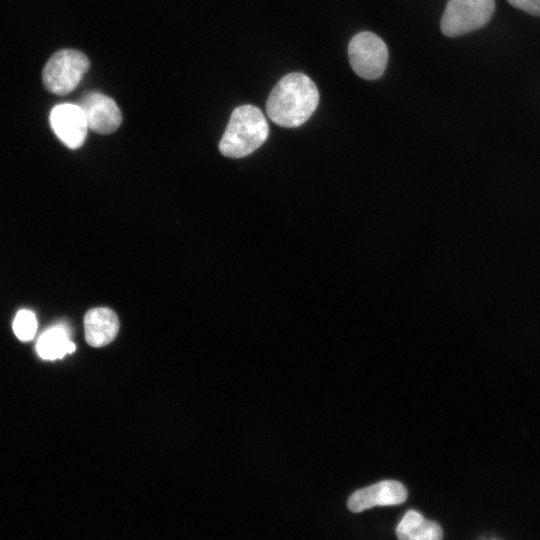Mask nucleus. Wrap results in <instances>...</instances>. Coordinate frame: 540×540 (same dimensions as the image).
<instances>
[{
    "label": "nucleus",
    "instance_id": "obj_10",
    "mask_svg": "<svg viewBox=\"0 0 540 540\" xmlns=\"http://www.w3.org/2000/svg\"><path fill=\"white\" fill-rule=\"evenodd\" d=\"M396 535L398 540H442L443 531L438 523L408 510L396 528Z\"/></svg>",
    "mask_w": 540,
    "mask_h": 540
},
{
    "label": "nucleus",
    "instance_id": "obj_3",
    "mask_svg": "<svg viewBox=\"0 0 540 540\" xmlns=\"http://www.w3.org/2000/svg\"><path fill=\"white\" fill-rule=\"evenodd\" d=\"M89 67V59L83 52L74 49L59 50L43 68V84L49 92L64 96L77 87Z\"/></svg>",
    "mask_w": 540,
    "mask_h": 540
},
{
    "label": "nucleus",
    "instance_id": "obj_4",
    "mask_svg": "<svg viewBox=\"0 0 540 540\" xmlns=\"http://www.w3.org/2000/svg\"><path fill=\"white\" fill-rule=\"evenodd\" d=\"M495 10V0H448L440 27L445 36L457 37L483 27Z\"/></svg>",
    "mask_w": 540,
    "mask_h": 540
},
{
    "label": "nucleus",
    "instance_id": "obj_13",
    "mask_svg": "<svg viewBox=\"0 0 540 540\" xmlns=\"http://www.w3.org/2000/svg\"><path fill=\"white\" fill-rule=\"evenodd\" d=\"M508 2L515 8L540 17V0H508Z\"/></svg>",
    "mask_w": 540,
    "mask_h": 540
},
{
    "label": "nucleus",
    "instance_id": "obj_9",
    "mask_svg": "<svg viewBox=\"0 0 540 540\" xmlns=\"http://www.w3.org/2000/svg\"><path fill=\"white\" fill-rule=\"evenodd\" d=\"M85 339L93 347H102L114 340L119 330L118 317L106 307L90 309L84 316Z\"/></svg>",
    "mask_w": 540,
    "mask_h": 540
},
{
    "label": "nucleus",
    "instance_id": "obj_2",
    "mask_svg": "<svg viewBox=\"0 0 540 540\" xmlns=\"http://www.w3.org/2000/svg\"><path fill=\"white\" fill-rule=\"evenodd\" d=\"M269 127L262 111L246 104L235 108L219 142V151L229 158H242L258 149L267 139Z\"/></svg>",
    "mask_w": 540,
    "mask_h": 540
},
{
    "label": "nucleus",
    "instance_id": "obj_1",
    "mask_svg": "<svg viewBox=\"0 0 540 540\" xmlns=\"http://www.w3.org/2000/svg\"><path fill=\"white\" fill-rule=\"evenodd\" d=\"M319 103L317 86L310 77L292 72L282 77L266 101L270 120L281 127L294 128L304 124Z\"/></svg>",
    "mask_w": 540,
    "mask_h": 540
},
{
    "label": "nucleus",
    "instance_id": "obj_7",
    "mask_svg": "<svg viewBox=\"0 0 540 540\" xmlns=\"http://www.w3.org/2000/svg\"><path fill=\"white\" fill-rule=\"evenodd\" d=\"M78 105L84 112L88 129L94 132L110 134L121 125L122 114L117 104L100 92L87 93Z\"/></svg>",
    "mask_w": 540,
    "mask_h": 540
},
{
    "label": "nucleus",
    "instance_id": "obj_6",
    "mask_svg": "<svg viewBox=\"0 0 540 540\" xmlns=\"http://www.w3.org/2000/svg\"><path fill=\"white\" fill-rule=\"evenodd\" d=\"M49 121L54 133L65 146L77 149L83 145L88 125L84 112L78 104L56 105L50 112Z\"/></svg>",
    "mask_w": 540,
    "mask_h": 540
},
{
    "label": "nucleus",
    "instance_id": "obj_12",
    "mask_svg": "<svg viewBox=\"0 0 540 540\" xmlns=\"http://www.w3.org/2000/svg\"><path fill=\"white\" fill-rule=\"evenodd\" d=\"M13 330L19 340H32L37 330L35 314L26 309L18 311L13 322Z\"/></svg>",
    "mask_w": 540,
    "mask_h": 540
},
{
    "label": "nucleus",
    "instance_id": "obj_5",
    "mask_svg": "<svg viewBox=\"0 0 540 540\" xmlns=\"http://www.w3.org/2000/svg\"><path fill=\"white\" fill-rule=\"evenodd\" d=\"M349 62L354 72L366 80L378 79L385 71L388 49L376 34L363 31L357 33L348 45Z\"/></svg>",
    "mask_w": 540,
    "mask_h": 540
},
{
    "label": "nucleus",
    "instance_id": "obj_8",
    "mask_svg": "<svg viewBox=\"0 0 540 540\" xmlns=\"http://www.w3.org/2000/svg\"><path fill=\"white\" fill-rule=\"evenodd\" d=\"M406 499L407 490L402 483L384 480L355 491L347 506L351 512L358 513L375 506L399 505Z\"/></svg>",
    "mask_w": 540,
    "mask_h": 540
},
{
    "label": "nucleus",
    "instance_id": "obj_11",
    "mask_svg": "<svg viewBox=\"0 0 540 540\" xmlns=\"http://www.w3.org/2000/svg\"><path fill=\"white\" fill-rule=\"evenodd\" d=\"M75 344L69 339L67 328L63 325L50 327L40 336L36 350L45 360L63 358L75 350Z\"/></svg>",
    "mask_w": 540,
    "mask_h": 540
}]
</instances>
